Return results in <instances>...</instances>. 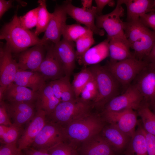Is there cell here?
I'll use <instances>...</instances> for the list:
<instances>
[{"mask_svg":"<svg viewBox=\"0 0 155 155\" xmlns=\"http://www.w3.org/2000/svg\"><path fill=\"white\" fill-rule=\"evenodd\" d=\"M106 122L101 115L90 112L64 127L67 140L77 148L83 142L100 133Z\"/></svg>","mask_w":155,"mask_h":155,"instance_id":"6da1fadb","label":"cell"},{"mask_svg":"<svg viewBox=\"0 0 155 155\" xmlns=\"http://www.w3.org/2000/svg\"><path fill=\"white\" fill-rule=\"evenodd\" d=\"M154 5L155 7V0H154Z\"/></svg>","mask_w":155,"mask_h":155,"instance_id":"816d5d0a","label":"cell"},{"mask_svg":"<svg viewBox=\"0 0 155 155\" xmlns=\"http://www.w3.org/2000/svg\"><path fill=\"white\" fill-rule=\"evenodd\" d=\"M123 154L124 155H148L142 126H140L136 131Z\"/></svg>","mask_w":155,"mask_h":155,"instance_id":"83f0119b","label":"cell"},{"mask_svg":"<svg viewBox=\"0 0 155 155\" xmlns=\"http://www.w3.org/2000/svg\"><path fill=\"white\" fill-rule=\"evenodd\" d=\"M69 79L67 80L62 90L60 99L61 102L71 101L77 99Z\"/></svg>","mask_w":155,"mask_h":155,"instance_id":"f35d334b","label":"cell"},{"mask_svg":"<svg viewBox=\"0 0 155 155\" xmlns=\"http://www.w3.org/2000/svg\"><path fill=\"white\" fill-rule=\"evenodd\" d=\"M0 51V89L5 92L7 87L13 82L19 66L6 44L1 45Z\"/></svg>","mask_w":155,"mask_h":155,"instance_id":"4fadbf2b","label":"cell"},{"mask_svg":"<svg viewBox=\"0 0 155 155\" xmlns=\"http://www.w3.org/2000/svg\"><path fill=\"white\" fill-rule=\"evenodd\" d=\"M77 150L79 155H120L114 150L100 133L83 142Z\"/></svg>","mask_w":155,"mask_h":155,"instance_id":"e0dca14e","label":"cell"},{"mask_svg":"<svg viewBox=\"0 0 155 155\" xmlns=\"http://www.w3.org/2000/svg\"><path fill=\"white\" fill-rule=\"evenodd\" d=\"M69 79H70V78L65 76L62 78L49 82L55 96L60 101L62 90Z\"/></svg>","mask_w":155,"mask_h":155,"instance_id":"ab89813d","label":"cell"},{"mask_svg":"<svg viewBox=\"0 0 155 155\" xmlns=\"http://www.w3.org/2000/svg\"><path fill=\"white\" fill-rule=\"evenodd\" d=\"M36 101L37 109H41L46 116L51 114L61 101L54 95L49 82L43 86L38 92Z\"/></svg>","mask_w":155,"mask_h":155,"instance_id":"d4e9b609","label":"cell"},{"mask_svg":"<svg viewBox=\"0 0 155 155\" xmlns=\"http://www.w3.org/2000/svg\"><path fill=\"white\" fill-rule=\"evenodd\" d=\"M123 24L125 36L130 45L150 29L140 19L123 22Z\"/></svg>","mask_w":155,"mask_h":155,"instance_id":"f1b7e54d","label":"cell"},{"mask_svg":"<svg viewBox=\"0 0 155 155\" xmlns=\"http://www.w3.org/2000/svg\"><path fill=\"white\" fill-rule=\"evenodd\" d=\"M140 19L146 27L155 31V11L144 14Z\"/></svg>","mask_w":155,"mask_h":155,"instance_id":"7bdbcfd3","label":"cell"},{"mask_svg":"<svg viewBox=\"0 0 155 155\" xmlns=\"http://www.w3.org/2000/svg\"><path fill=\"white\" fill-rule=\"evenodd\" d=\"M91 31H92L87 27L82 26L79 23L66 24L63 30L62 35L63 39L74 42L81 36Z\"/></svg>","mask_w":155,"mask_h":155,"instance_id":"d6a6232c","label":"cell"},{"mask_svg":"<svg viewBox=\"0 0 155 155\" xmlns=\"http://www.w3.org/2000/svg\"><path fill=\"white\" fill-rule=\"evenodd\" d=\"M46 46L38 44L20 53L18 62L19 70L37 71L46 53Z\"/></svg>","mask_w":155,"mask_h":155,"instance_id":"9a60e30c","label":"cell"},{"mask_svg":"<svg viewBox=\"0 0 155 155\" xmlns=\"http://www.w3.org/2000/svg\"><path fill=\"white\" fill-rule=\"evenodd\" d=\"M92 103L84 101L79 98L71 101L60 102L53 112L46 116L47 119L64 128L74 121L91 112Z\"/></svg>","mask_w":155,"mask_h":155,"instance_id":"277c9868","label":"cell"},{"mask_svg":"<svg viewBox=\"0 0 155 155\" xmlns=\"http://www.w3.org/2000/svg\"><path fill=\"white\" fill-rule=\"evenodd\" d=\"M7 111L13 124L22 126L30 121L35 115L34 102H9L6 103Z\"/></svg>","mask_w":155,"mask_h":155,"instance_id":"ac0fdd59","label":"cell"},{"mask_svg":"<svg viewBox=\"0 0 155 155\" xmlns=\"http://www.w3.org/2000/svg\"><path fill=\"white\" fill-rule=\"evenodd\" d=\"M93 0H81V3L82 6V7L85 9H90L92 6Z\"/></svg>","mask_w":155,"mask_h":155,"instance_id":"681fc988","label":"cell"},{"mask_svg":"<svg viewBox=\"0 0 155 155\" xmlns=\"http://www.w3.org/2000/svg\"><path fill=\"white\" fill-rule=\"evenodd\" d=\"M114 150L118 154H123L131 137L115 126L105 125L100 133Z\"/></svg>","mask_w":155,"mask_h":155,"instance_id":"ffe728a7","label":"cell"},{"mask_svg":"<svg viewBox=\"0 0 155 155\" xmlns=\"http://www.w3.org/2000/svg\"><path fill=\"white\" fill-rule=\"evenodd\" d=\"M22 155H25L24 153H23Z\"/></svg>","mask_w":155,"mask_h":155,"instance_id":"db71d44e","label":"cell"},{"mask_svg":"<svg viewBox=\"0 0 155 155\" xmlns=\"http://www.w3.org/2000/svg\"><path fill=\"white\" fill-rule=\"evenodd\" d=\"M109 38L110 61H118L134 57L133 53L130 51V45L127 39L119 37Z\"/></svg>","mask_w":155,"mask_h":155,"instance_id":"cb8c5ba5","label":"cell"},{"mask_svg":"<svg viewBox=\"0 0 155 155\" xmlns=\"http://www.w3.org/2000/svg\"><path fill=\"white\" fill-rule=\"evenodd\" d=\"M134 80L133 84L142 95L144 104L153 109L155 107V68L148 66Z\"/></svg>","mask_w":155,"mask_h":155,"instance_id":"7c38bea8","label":"cell"},{"mask_svg":"<svg viewBox=\"0 0 155 155\" xmlns=\"http://www.w3.org/2000/svg\"><path fill=\"white\" fill-rule=\"evenodd\" d=\"M74 42L63 38L54 44V49L61 62L65 76L70 78L75 66L76 57Z\"/></svg>","mask_w":155,"mask_h":155,"instance_id":"d6986e66","label":"cell"},{"mask_svg":"<svg viewBox=\"0 0 155 155\" xmlns=\"http://www.w3.org/2000/svg\"><path fill=\"white\" fill-rule=\"evenodd\" d=\"M89 67L96 81L98 90L97 96L92 102V106L102 110L111 99L120 95L122 87L105 65L98 64Z\"/></svg>","mask_w":155,"mask_h":155,"instance_id":"3957f363","label":"cell"},{"mask_svg":"<svg viewBox=\"0 0 155 155\" xmlns=\"http://www.w3.org/2000/svg\"><path fill=\"white\" fill-rule=\"evenodd\" d=\"M123 88H126L148 66L144 60L134 57L116 62L108 61L105 65Z\"/></svg>","mask_w":155,"mask_h":155,"instance_id":"5b68a950","label":"cell"},{"mask_svg":"<svg viewBox=\"0 0 155 155\" xmlns=\"http://www.w3.org/2000/svg\"><path fill=\"white\" fill-rule=\"evenodd\" d=\"M46 1L39 0V4L37 15V23L36 26L35 34L38 36L41 33L45 32L49 23L51 13L48 11L46 7Z\"/></svg>","mask_w":155,"mask_h":155,"instance_id":"4dcf8cb0","label":"cell"},{"mask_svg":"<svg viewBox=\"0 0 155 155\" xmlns=\"http://www.w3.org/2000/svg\"><path fill=\"white\" fill-rule=\"evenodd\" d=\"M54 44L45 46V57L37 71L43 75L45 81H53L65 76L63 66L54 50Z\"/></svg>","mask_w":155,"mask_h":155,"instance_id":"5bb4252c","label":"cell"},{"mask_svg":"<svg viewBox=\"0 0 155 155\" xmlns=\"http://www.w3.org/2000/svg\"><path fill=\"white\" fill-rule=\"evenodd\" d=\"M67 13L63 4L57 5L51 16L49 25L41 39V44L46 46L55 44L60 41L66 24Z\"/></svg>","mask_w":155,"mask_h":155,"instance_id":"30bf717a","label":"cell"},{"mask_svg":"<svg viewBox=\"0 0 155 155\" xmlns=\"http://www.w3.org/2000/svg\"><path fill=\"white\" fill-rule=\"evenodd\" d=\"M93 77L92 73L89 67H84L75 75L71 84L77 98H79L82 90Z\"/></svg>","mask_w":155,"mask_h":155,"instance_id":"1f68e13d","label":"cell"},{"mask_svg":"<svg viewBox=\"0 0 155 155\" xmlns=\"http://www.w3.org/2000/svg\"><path fill=\"white\" fill-rule=\"evenodd\" d=\"M7 112L6 103L3 100L0 103V124L9 126L11 125L13 123Z\"/></svg>","mask_w":155,"mask_h":155,"instance_id":"b9f144b4","label":"cell"},{"mask_svg":"<svg viewBox=\"0 0 155 155\" xmlns=\"http://www.w3.org/2000/svg\"><path fill=\"white\" fill-rule=\"evenodd\" d=\"M38 96V92L33 91L29 88L17 85L12 83L6 89L3 99L9 102H34Z\"/></svg>","mask_w":155,"mask_h":155,"instance_id":"603a6c76","label":"cell"},{"mask_svg":"<svg viewBox=\"0 0 155 155\" xmlns=\"http://www.w3.org/2000/svg\"><path fill=\"white\" fill-rule=\"evenodd\" d=\"M25 155H50L47 150H38L31 146L23 150Z\"/></svg>","mask_w":155,"mask_h":155,"instance_id":"bcb514c9","label":"cell"},{"mask_svg":"<svg viewBox=\"0 0 155 155\" xmlns=\"http://www.w3.org/2000/svg\"><path fill=\"white\" fill-rule=\"evenodd\" d=\"M142 128L146 141L148 154L155 155V136L147 132L143 127Z\"/></svg>","mask_w":155,"mask_h":155,"instance_id":"ee69618b","label":"cell"},{"mask_svg":"<svg viewBox=\"0 0 155 155\" xmlns=\"http://www.w3.org/2000/svg\"><path fill=\"white\" fill-rule=\"evenodd\" d=\"M24 130L22 126L13 123L9 126L6 133L0 139L1 143L3 144H17Z\"/></svg>","mask_w":155,"mask_h":155,"instance_id":"8d00e7d4","label":"cell"},{"mask_svg":"<svg viewBox=\"0 0 155 155\" xmlns=\"http://www.w3.org/2000/svg\"><path fill=\"white\" fill-rule=\"evenodd\" d=\"M101 115L105 121L116 127L131 137L135 134L137 123L134 110L127 109L119 111H102Z\"/></svg>","mask_w":155,"mask_h":155,"instance_id":"9c48e42d","label":"cell"},{"mask_svg":"<svg viewBox=\"0 0 155 155\" xmlns=\"http://www.w3.org/2000/svg\"><path fill=\"white\" fill-rule=\"evenodd\" d=\"M155 45V31L149 29L130 45L134 51V57L144 60L148 57Z\"/></svg>","mask_w":155,"mask_h":155,"instance_id":"484cf974","label":"cell"},{"mask_svg":"<svg viewBox=\"0 0 155 155\" xmlns=\"http://www.w3.org/2000/svg\"><path fill=\"white\" fill-rule=\"evenodd\" d=\"M66 140L64 128L47 119L45 124L30 146L38 150L48 151Z\"/></svg>","mask_w":155,"mask_h":155,"instance_id":"52a82bcc","label":"cell"},{"mask_svg":"<svg viewBox=\"0 0 155 155\" xmlns=\"http://www.w3.org/2000/svg\"><path fill=\"white\" fill-rule=\"evenodd\" d=\"M22 154L17 144H3L0 146V155H22Z\"/></svg>","mask_w":155,"mask_h":155,"instance_id":"60d3db41","label":"cell"},{"mask_svg":"<svg viewBox=\"0 0 155 155\" xmlns=\"http://www.w3.org/2000/svg\"><path fill=\"white\" fill-rule=\"evenodd\" d=\"M137 111L141 118L143 129L148 133L155 136V113L144 104Z\"/></svg>","mask_w":155,"mask_h":155,"instance_id":"f546056e","label":"cell"},{"mask_svg":"<svg viewBox=\"0 0 155 155\" xmlns=\"http://www.w3.org/2000/svg\"><path fill=\"white\" fill-rule=\"evenodd\" d=\"M98 94L96 83L93 76L82 90L79 98L84 101L92 103L96 98Z\"/></svg>","mask_w":155,"mask_h":155,"instance_id":"d590c367","label":"cell"},{"mask_svg":"<svg viewBox=\"0 0 155 155\" xmlns=\"http://www.w3.org/2000/svg\"><path fill=\"white\" fill-rule=\"evenodd\" d=\"M95 2L96 6L97 15H102V11L104 7L108 5L111 7H113L115 4V1L113 0H95Z\"/></svg>","mask_w":155,"mask_h":155,"instance_id":"f6af8a7d","label":"cell"},{"mask_svg":"<svg viewBox=\"0 0 155 155\" xmlns=\"http://www.w3.org/2000/svg\"><path fill=\"white\" fill-rule=\"evenodd\" d=\"M38 7L32 9L23 16L18 17L21 25L25 29L29 30L36 26Z\"/></svg>","mask_w":155,"mask_h":155,"instance_id":"74e56055","label":"cell"},{"mask_svg":"<svg viewBox=\"0 0 155 155\" xmlns=\"http://www.w3.org/2000/svg\"><path fill=\"white\" fill-rule=\"evenodd\" d=\"M0 39L6 40L12 53H20L31 46L41 44V39L34 32L22 26L16 13L10 22L1 28Z\"/></svg>","mask_w":155,"mask_h":155,"instance_id":"7a4b0ae2","label":"cell"},{"mask_svg":"<svg viewBox=\"0 0 155 155\" xmlns=\"http://www.w3.org/2000/svg\"><path fill=\"white\" fill-rule=\"evenodd\" d=\"M144 104L142 97L136 86L130 84L124 93L111 99L102 111H119L127 109L137 110Z\"/></svg>","mask_w":155,"mask_h":155,"instance_id":"ba28073f","label":"cell"},{"mask_svg":"<svg viewBox=\"0 0 155 155\" xmlns=\"http://www.w3.org/2000/svg\"><path fill=\"white\" fill-rule=\"evenodd\" d=\"M107 38L98 44L91 47L77 61L84 67L98 64L109 56L108 43Z\"/></svg>","mask_w":155,"mask_h":155,"instance_id":"44dd1931","label":"cell"},{"mask_svg":"<svg viewBox=\"0 0 155 155\" xmlns=\"http://www.w3.org/2000/svg\"><path fill=\"white\" fill-rule=\"evenodd\" d=\"M152 110H153V111L155 113V107Z\"/></svg>","mask_w":155,"mask_h":155,"instance_id":"f5cc1de1","label":"cell"},{"mask_svg":"<svg viewBox=\"0 0 155 155\" xmlns=\"http://www.w3.org/2000/svg\"><path fill=\"white\" fill-rule=\"evenodd\" d=\"M46 115L41 109H37L35 115L24 129L18 142V147L21 150L30 146L46 123Z\"/></svg>","mask_w":155,"mask_h":155,"instance_id":"2e32d148","label":"cell"},{"mask_svg":"<svg viewBox=\"0 0 155 155\" xmlns=\"http://www.w3.org/2000/svg\"><path fill=\"white\" fill-rule=\"evenodd\" d=\"M127 8V21L140 19L142 15L155 11L154 0H122Z\"/></svg>","mask_w":155,"mask_h":155,"instance_id":"4316f807","label":"cell"},{"mask_svg":"<svg viewBox=\"0 0 155 155\" xmlns=\"http://www.w3.org/2000/svg\"><path fill=\"white\" fill-rule=\"evenodd\" d=\"M67 14L79 24H84L94 33L100 36L104 35L103 30L98 28L95 23L97 15L96 7L92 6L90 9L77 7L72 3L71 0H66L63 3Z\"/></svg>","mask_w":155,"mask_h":155,"instance_id":"8fae6325","label":"cell"},{"mask_svg":"<svg viewBox=\"0 0 155 155\" xmlns=\"http://www.w3.org/2000/svg\"><path fill=\"white\" fill-rule=\"evenodd\" d=\"M50 155H79L77 148L66 140L48 150Z\"/></svg>","mask_w":155,"mask_h":155,"instance_id":"e575fe53","label":"cell"},{"mask_svg":"<svg viewBox=\"0 0 155 155\" xmlns=\"http://www.w3.org/2000/svg\"><path fill=\"white\" fill-rule=\"evenodd\" d=\"M123 4L122 0H117L115 8L112 12L96 16V26L105 31L108 38L119 37L127 39L124 32L123 22L121 19L124 14Z\"/></svg>","mask_w":155,"mask_h":155,"instance_id":"8992f818","label":"cell"},{"mask_svg":"<svg viewBox=\"0 0 155 155\" xmlns=\"http://www.w3.org/2000/svg\"><path fill=\"white\" fill-rule=\"evenodd\" d=\"M9 126L4 125H0V139H1L3 136L7 131Z\"/></svg>","mask_w":155,"mask_h":155,"instance_id":"f907efd6","label":"cell"},{"mask_svg":"<svg viewBox=\"0 0 155 155\" xmlns=\"http://www.w3.org/2000/svg\"><path fill=\"white\" fill-rule=\"evenodd\" d=\"M93 34L92 31L88 32L80 38L75 42L76 61L94 44Z\"/></svg>","mask_w":155,"mask_h":155,"instance_id":"836d02e7","label":"cell"},{"mask_svg":"<svg viewBox=\"0 0 155 155\" xmlns=\"http://www.w3.org/2000/svg\"><path fill=\"white\" fill-rule=\"evenodd\" d=\"M13 1L0 0V18L1 19L5 13L13 7Z\"/></svg>","mask_w":155,"mask_h":155,"instance_id":"7dc6e473","label":"cell"},{"mask_svg":"<svg viewBox=\"0 0 155 155\" xmlns=\"http://www.w3.org/2000/svg\"><path fill=\"white\" fill-rule=\"evenodd\" d=\"M45 81L44 76L38 71L19 70L13 83L38 92L46 84Z\"/></svg>","mask_w":155,"mask_h":155,"instance_id":"7402d4cb","label":"cell"},{"mask_svg":"<svg viewBox=\"0 0 155 155\" xmlns=\"http://www.w3.org/2000/svg\"><path fill=\"white\" fill-rule=\"evenodd\" d=\"M144 60L147 63L149 67L155 68V45L150 54Z\"/></svg>","mask_w":155,"mask_h":155,"instance_id":"c3c4849f","label":"cell"}]
</instances>
